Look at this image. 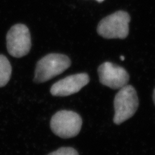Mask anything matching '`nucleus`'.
Masks as SVG:
<instances>
[{"instance_id":"1a4fd4ad","label":"nucleus","mask_w":155,"mask_h":155,"mask_svg":"<svg viewBox=\"0 0 155 155\" xmlns=\"http://www.w3.org/2000/svg\"><path fill=\"white\" fill-rule=\"evenodd\" d=\"M48 155H79V154L74 148L61 147Z\"/></svg>"},{"instance_id":"f257e3e1","label":"nucleus","mask_w":155,"mask_h":155,"mask_svg":"<svg viewBox=\"0 0 155 155\" xmlns=\"http://www.w3.org/2000/svg\"><path fill=\"white\" fill-rule=\"evenodd\" d=\"M138 105L137 91L132 85H127L120 89L114 100V123L120 125L131 118L137 112Z\"/></svg>"},{"instance_id":"9b49d317","label":"nucleus","mask_w":155,"mask_h":155,"mask_svg":"<svg viewBox=\"0 0 155 155\" xmlns=\"http://www.w3.org/2000/svg\"><path fill=\"white\" fill-rule=\"evenodd\" d=\"M120 59H121V60L124 61V60H125V57L123 56H120Z\"/></svg>"},{"instance_id":"f03ea898","label":"nucleus","mask_w":155,"mask_h":155,"mask_svg":"<svg viewBox=\"0 0 155 155\" xmlns=\"http://www.w3.org/2000/svg\"><path fill=\"white\" fill-rule=\"evenodd\" d=\"M71 65V60L64 54H48L38 62L34 80L36 83L48 81L64 72Z\"/></svg>"},{"instance_id":"6e6552de","label":"nucleus","mask_w":155,"mask_h":155,"mask_svg":"<svg viewBox=\"0 0 155 155\" xmlns=\"http://www.w3.org/2000/svg\"><path fill=\"white\" fill-rule=\"evenodd\" d=\"M12 67L7 58L0 55V87L7 84L11 76Z\"/></svg>"},{"instance_id":"0eeeda50","label":"nucleus","mask_w":155,"mask_h":155,"mask_svg":"<svg viewBox=\"0 0 155 155\" xmlns=\"http://www.w3.org/2000/svg\"><path fill=\"white\" fill-rule=\"evenodd\" d=\"M86 73H80L67 76L57 81L51 87V93L55 96H67L79 92L89 82Z\"/></svg>"},{"instance_id":"7ed1b4c3","label":"nucleus","mask_w":155,"mask_h":155,"mask_svg":"<svg viewBox=\"0 0 155 155\" xmlns=\"http://www.w3.org/2000/svg\"><path fill=\"white\" fill-rule=\"evenodd\" d=\"M130 20L127 12L118 11L101 19L97 32L104 38L125 39L129 35Z\"/></svg>"},{"instance_id":"9d476101","label":"nucleus","mask_w":155,"mask_h":155,"mask_svg":"<svg viewBox=\"0 0 155 155\" xmlns=\"http://www.w3.org/2000/svg\"><path fill=\"white\" fill-rule=\"evenodd\" d=\"M153 101L155 105V89H154V92H153Z\"/></svg>"},{"instance_id":"39448f33","label":"nucleus","mask_w":155,"mask_h":155,"mask_svg":"<svg viewBox=\"0 0 155 155\" xmlns=\"http://www.w3.org/2000/svg\"><path fill=\"white\" fill-rule=\"evenodd\" d=\"M7 47L10 54L15 58L27 55L31 48V38L28 28L23 24L14 25L7 33Z\"/></svg>"},{"instance_id":"f8f14e48","label":"nucleus","mask_w":155,"mask_h":155,"mask_svg":"<svg viewBox=\"0 0 155 155\" xmlns=\"http://www.w3.org/2000/svg\"><path fill=\"white\" fill-rule=\"evenodd\" d=\"M97 2H104V0H96Z\"/></svg>"},{"instance_id":"423d86ee","label":"nucleus","mask_w":155,"mask_h":155,"mask_svg":"<svg viewBox=\"0 0 155 155\" xmlns=\"http://www.w3.org/2000/svg\"><path fill=\"white\" fill-rule=\"evenodd\" d=\"M98 72L100 83L113 89L122 88L129 80V75L125 69L110 62L101 64Z\"/></svg>"},{"instance_id":"20e7f679","label":"nucleus","mask_w":155,"mask_h":155,"mask_svg":"<svg viewBox=\"0 0 155 155\" xmlns=\"http://www.w3.org/2000/svg\"><path fill=\"white\" fill-rule=\"evenodd\" d=\"M82 119L74 111L63 110L57 112L51 120L52 131L62 138H73L81 129Z\"/></svg>"}]
</instances>
